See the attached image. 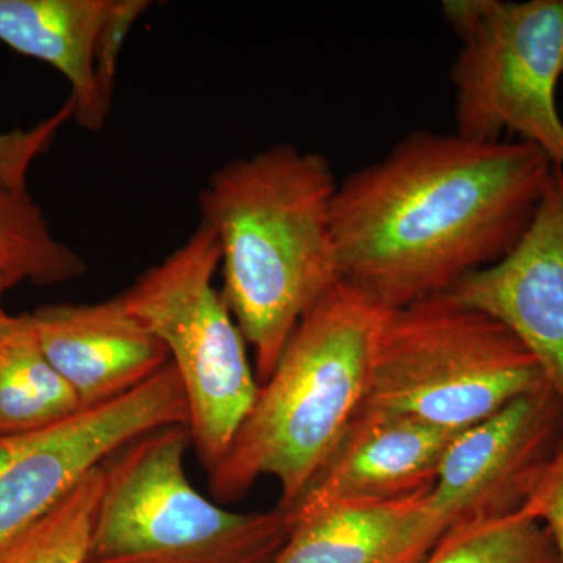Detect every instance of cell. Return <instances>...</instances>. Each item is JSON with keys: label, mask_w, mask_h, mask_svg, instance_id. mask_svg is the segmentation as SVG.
<instances>
[{"label": "cell", "mask_w": 563, "mask_h": 563, "mask_svg": "<svg viewBox=\"0 0 563 563\" xmlns=\"http://www.w3.org/2000/svg\"><path fill=\"white\" fill-rule=\"evenodd\" d=\"M553 168L526 141L409 133L336 188L340 282L387 310L450 291L512 250Z\"/></svg>", "instance_id": "1"}, {"label": "cell", "mask_w": 563, "mask_h": 563, "mask_svg": "<svg viewBox=\"0 0 563 563\" xmlns=\"http://www.w3.org/2000/svg\"><path fill=\"white\" fill-rule=\"evenodd\" d=\"M331 163L274 144L211 174L199 192L221 250L222 298L255 354L258 384L299 321L340 282Z\"/></svg>", "instance_id": "2"}, {"label": "cell", "mask_w": 563, "mask_h": 563, "mask_svg": "<svg viewBox=\"0 0 563 563\" xmlns=\"http://www.w3.org/2000/svg\"><path fill=\"white\" fill-rule=\"evenodd\" d=\"M385 312L339 282L299 321L231 448L209 473L217 501H236L269 476L280 485L277 507L290 509L362 409Z\"/></svg>", "instance_id": "3"}, {"label": "cell", "mask_w": 563, "mask_h": 563, "mask_svg": "<svg viewBox=\"0 0 563 563\" xmlns=\"http://www.w3.org/2000/svg\"><path fill=\"white\" fill-rule=\"evenodd\" d=\"M543 385L506 325L444 291L385 312L361 410L462 432Z\"/></svg>", "instance_id": "4"}, {"label": "cell", "mask_w": 563, "mask_h": 563, "mask_svg": "<svg viewBox=\"0 0 563 563\" xmlns=\"http://www.w3.org/2000/svg\"><path fill=\"white\" fill-rule=\"evenodd\" d=\"M191 446L188 426H169L103 463L87 563H273L290 514H236L207 499L185 472Z\"/></svg>", "instance_id": "5"}, {"label": "cell", "mask_w": 563, "mask_h": 563, "mask_svg": "<svg viewBox=\"0 0 563 563\" xmlns=\"http://www.w3.org/2000/svg\"><path fill=\"white\" fill-rule=\"evenodd\" d=\"M220 265V243L201 221L179 250L121 295L169 352L187 396L192 448L207 473L228 453L261 390L246 340L213 285Z\"/></svg>", "instance_id": "6"}, {"label": "cell", "mask_w": 563, "mask_h": 563, "mask_svg": "<svg viewBox=\"0 0 563 563\" xmlns=\"http://www.w3.org/2000/svg\"><path fill=\"white\" fill-rule=\"evenodd\" d=\"M442 11L461 41L450 73L455 133L515 135L563 168V0H446Z\"/></svg>", "instance_id": "7"}, {"label": "cell", "mask_w": 563, "mask_h": 563, "mask_svg": "<svg viewBox=\"0 0 563 563\" xmlns=\"http://www.w3.org/2000/svg\"><path fill=\"white\" fill-rule=\"evenodd\" d=\"M188 422L187 396L169 362L121 398L41 431L0 437V548L43 520L128 444Z\"/></svg>", "instance_id": "8"}, {"label": "cell", "mask_w": 563, "mask_h": 563, "mask_svg": "<svg viewBox=\"0 0 563 563\" xmlns=\"http://www.w3.org/2000/svg\"><path fill=\"white\" fill-rule=\"evenodd\" d=\"M563 439V404L548 385L459 432L429 492L446 532L520 512Z\"/></svg>", "instance_id": "9"}, {"label": "cell", "mask_w": 563, "mask_h": 563, "mask_svg": "<svg viewBox=\"0 0 563 563\" xmlns=\"http://www.w3.org/2000/svg\"><path fill=\"white\" fill-rule=\"evenodd\" d=\"M455 298L506 325L536 358L563 404V168L512 250L451 288Z\"/></svg>", "instance_id": "10"}, {"label": "cell", "mask_w": 563, "mask_h": 563, "mask_svg": "<svg viewBox=\"0 0 563 563\" xmlns=\"http://www.w3.org/2000/svg\"><path fill=\"white\" fill-rule=\"evenodd\" d=\"M457 433L358 410L331 457L287 512L296 520L336 504L398 501L431 492Z\"/></svg>", "instance_id": "11"}, {"label": "cell", "mask_w": 563, "mask_h": 563, "mask_svg": "<svg viewBox=\"0 0 563 563\" xmlns=\"http://www.w3.org/2000/svg\"><path fill=\"white\" fill-rule=\"evenodd\" d=\"M44 354L79 396L81 407L128 395L169 363V352L122 296L58 303L31 313Z\"/></svg>", "instance_id": "12"}, {"label": "cell", "mask_w": 563, "mask_h": 563, "mask_svg": "<svg viewBox=\"0 0 563 563\" xmlns=\"http://www.w3.org/2000/svg\"><path fill=\"white\" fill-rule=\"evenodd\" d=\"M444 533L429 492L398 501L336 504L291 520L273 563H421Z\"/></svg>", "instance_id": "13"}, {"label": "cell", "mask_w": 563, "mask_h": 563, "mask_svg": "<svg viewBox=\"0 0 563 563\" xmlns=\"http://www.w3.org/2000/svg\"><path fill=\"white\" fill-rule=\"evenodd\" d=\"M114 0H0V41L68 80L73 120L101 132L110 110L96 84L99 36Z\"/></svg>", "instance_id": "14"}, {"label": "cell", "mask_w": 563, "mask_h": 563, "mask_svg": "<svg viewBox=\"0 0 563 563\" xmlns=\"http://www.w3.org/2000/svg\"><path fill=\"white\" fill-rule=\"evenodd\" d=\"M81 409L44 354L31 313L11 317L0 328V437L51 428Z\"/></svg>", "instance_id": "15"}, {"label": "cell", "mask_w": 563, "mask_h": 563, "mask_svg": "<svg viewBox=\"0 0 563 563\" xmlns=\"http://www.w3.org/2000/svg\"><path fill=\"white\" fill-rule=\"evenodd\" d=\"M0 269L16 285L27 280L47 287L79 279L87 265L55 239L31 196L0 190Z\"/></svg>", "instance_id": "16"}, {"label": "cell", "mask_w": 563, "mask_h": 563, "mask_svg": "<svg viewBox=\"0 0 563 563\" xmlns=\"http://www.w3.org/2000/svg\"><path fill=\"white\" fill-rule=\"evenodd\" d=\"M421 563H559L550 533L523 512L454 526Z\"/></svg>", "instance_id": "17"}, {"label": "cell", "mask_w": 563, "mask_h": 563, "mask_svg": "<svg viewBox=\"0 0 563 563\" xmlns=\"http://www.w3.org/2000/svg\"><path fill=\"white\" fill-rule=\"evenodd\" d=\"M103 485L102 465L43 520L0 548V563H87Z\"/></svg>", "instance_id": "18"}, {"label": "cell", "mask_w": 563, "mask_h": 563, "mask_svg": "<svg viewBox=\"0 0 563 563\" xmlns=\"http://www.w3.org/2000/svg\"><path fill=\"white\" fill-rule=\"evenodd\" d=\"M73 120L69 101L52 117L29 131L0 133V190L27 195V174L32 163L49 151L62 125Z\"/></svg>", "instance_id": "19"}, {"label": "cell", "mask_w": 563, "mask_h": 563, "mask_svg": "<svg viewBox=\"0 0 563 563\" xmlns=\"http://www.w3.org/2000/svg\"><path fill=\"white\" fill-rule=\"evenodd\" d=\"M150 7L151 2L147 0H114L109 20L99 36L95 62L96 84L109 110L113 101L114 77L122 47L132 31V25Z\"/></svg>", "instance_id": "20"}, {"label": "cell", "mask_w": 563, "mask_h": 563, "mask_svg": "<svg viewBox=\"0 0 563 563\" xmlns=\"http://www.w3.org/2000/svg\"><path fill=\"white\" fill-rule=\"evenodd\" d=\"M521 512L547 529L553 540L558 561L563 563V439L544 466Z\"/></svg>", "instance_id": "21"}, {"label": "cell", "mask_w": 563, "mask_h": 563, "mask_svg": "<svg viewBox=\"0 0 563 563\" xmlns=\"http://www.w3.org/2000/svg\"><path fill=\"white\" fill-rule=\"evenodd\" d=\"M14 285L16 284H14V280L11 279L9 274L3 273L2 269H0V328H2V325H5L7 322L11 320L10 314L7 313L5 310H3L2 296L3 292L10 290V288L14 287Z\"/></svg>", "instance_id": "22"}]
</instances>
